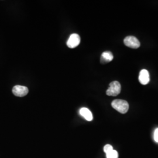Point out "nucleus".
<instances>
[{
	"instance_id": "nucleus-1",
	"label": "nucleus",
	"mask_w": 158,
	"mask_h": 158,
	"mask_svg": "<svg viewBox=\"0 0 158 158\" xmlns=\"http://www.w3.org/2000/svg\"><path fill=\"white\" fill-rule=\"evenodd\" d=\"M111 106L113 108L121 114L127 113L129 109V104L128 102L123 100H115L112 102Z\"/></svg>"
},
{
	"instance_id": "nucleus-2",
	"label": "nucleus",
	"mask_w": 158,
	"mask_h": 158,
	"mask_svg": "<svg viewBox=\"0 0 158 158\" xmlns=\"http://www.w3.org/2000/svg\"><path fill=\"white\" fill-rule=\"evenodd\" d=\"M121 86L120 83L117 81H114L110 83L109 87L106 91V94L108 96H118L121 93Z\"/></svg>"
},
{
	"instance_id": "nucleus-3",
	"label": "nucleus",
	"mask_w": 158,
	"mask_h": 158,
	"mask_svg": "<svg viewBox=\"0 0 158 158\" xmlns=\"http://www.w3.org/2000/svg\"><path fill=\"white\" fill-rule=\"evenodd\" d=\"M125 45L132 49H138L140 47V42L135 36H127L124 40Z\"/></svg>"
},
{
	"instance_id": "nucleus-4",
	"label": "nucleus",
	"mask_w": 158,
	"mask_h": 158,
	"mask_svg": "<svg viewBox=\"0 0 158 158\" xmlns=\"http://www.w3.org/2000/svg\"><path fill=\"white\" fill-rule=\"evenodd\" d=\"M28 89L23 85H15L12 89V93L13 94L17 97H24L28 94Z\"/></svg>"
},
{
	"instance_id": "nucleus-5",
	"label": "nucleus",
	"mask_w": 158,
	"mask_h": 158,
	"mask_svg": "<svg viewBox=\"0 0 158 158\" xmlns=\"http://www.w3.org/2000/svg\"><path fill=\"white\" fill-rule=\"evenodd\" d=\"M80 43V37L78 34H72L67 41V46L69 48L73 49Z\"/></svg>"
},
{
	"instance_id": "nucleus-6",
	"label": "nucleus",
	"mask_w": 158,
	"mask_h": 158,
	"mask_svg": "<svg viewBox=\"0 0 158 158\" xmlns=\"http://www.w3.org/2000/svg\"><path fill=\"white\" fill-rule=\"evenodd\" d=\"M139 81L143 85H147L149 82V73L146 69H143L140 72L139 75Z\"/></svg>"
},
{
	"instance_id": "nucleus-7",
	"label": "nucleus",
	"mask_w": 158,
	"mask_h": 158,
	"mask_svg": "<svg viewBox=\"0 0 158 158\" xmlns=\"http://www.w3.org/2000/svg\"><path fill=\"white\" fill-rule=\"evenodd\" d=\"M113 58L114 56L113 53L111 52L106 51L102 54L100 57V62L102 64H106L111 62L113 60Z\"/></svg>"
},
{
	"instance_id": "nucleus-8",
	"label": "nucleus",
	"mask_w": 158,
	"mask_h": 158,
	"mask_svg": "<svg viewBox=\"0 0 158 158\" xmlns=\"http://www.w3.org/2000/svg\"><path fill=\"white\" fill-rule=\"evenodd\" d=\"M80 114L84 117L87 121H91L93 120V114L87 108H81L80 110Z\"/></svg>"
},
{
	"instance_id": "nucleus-9",
	"label": "nucleus",
	"mask_w": 158,
	"mask_h": 158,
	"mask_svg": "<svg viewBox=\"0 0 158 158\" xmlns=\"http://www.w3.org/2000/svg\"><path fill=\"white\" fill-rule=\"evenodd\" d=\"M107 158H118V153L117 151L112 150L111 151L106 153Z\"/></svg>"
},
{
	"instance_id": "nucleus-10",
	"label": "nucleus",
	"mask_w": 158,
	"mask_h": 158,
	"mask_svg": "<svg viewBox=\"0 0 158 158\" xmlns=\"http://www.w3.org/2000/svg\"><path fill=\"white\" fill-rule=\"evenodd\" d=\"M112 150H113V146H111V145H109L107 144L106 145H105L104 147V151L106 153H107L111 151Z\"/></svg>"
},
{
	"instance_id": "nucleus-11",
	"label": "nucleus",
	"mask_w": 158,
	"mask_h": 158,
	"mask_svg": "<svg viewBox=\"0 0 158 158\" xmlns=\"http://www.w3.org/2000/svg\"><path fill=\"white\" fill-rule=\"evenodd\" d=\"M153 139H154L155 141L158 143V128H156L154 131Z\"/></svg>"
}]
</instances>
